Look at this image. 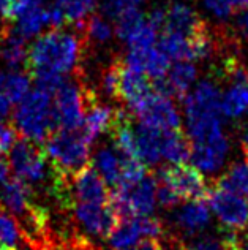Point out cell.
<instances>
[{
  "label": "cell",
  "mask_w": 248,
  "mask_h": 250,
  "mask_svg": "<svg viewBox=\"0 0 248 250\" xmlns=\"http://www.w3.org/2000/svg\"><path fill=\"white\" fill-rule=\"evenodd\" d=\"M82 56V40L67 30H49L27 49L25 67L30 76L71 73Z\"/></svg>",
  "instance_id": "obj_1"
},
{
  "label": "cell",
  "mask_w": 248,
  "mask_h": 250,
  "mask_svg": "<svg viewBox=\"0 0 248 250\" xmlns=\"http://www.w3.org/2000/svg\"><path fill=\"white\" fill-rule=\"evenodd\" d=\"M188 138L191 143L223 136L225 114L221 109V92L210 80L199 81L184 98Z\"/></svg>",
  "instance_id": "obj_2"
},
{
  "label": "cell",
  "mask_w": 248,
  "mask_h": 250,
  "mask_svg": "<svg viewBox=\"0 0 248 250\" xmlns=\"http://www.w3.org/2000/svg\"><path fill=\"white\" fill-rule=\"evenodd\" d=\"M15 128L22 138L43 144L57 128L51 94L43 89L29 90L15 111Z\"/></svg>",
  "instance_id": "obj_3"
},
{
  "label": "cell",
  "mask_w": 248,
  "mask_h": 250,
  "mask_svg": "<svg viewBox=\"0 0 248 250\" xmlns=\"http://www.w3.org/2000/svg\"><path fill=\"white\" fill-rule=\"evenodd\" d=\"M90 146L92 144L86 141L79 128H56L43 144L52 169L67 177H71L89 165Z\"/></svg>",
  "instance_id": "obj_4"
},
{
  "label": "cell",
  "mask_w": 248,
  "mask_h": 250,
  "mask_svg": "<svg viewBox=\"0 0 248 250\" xmlns=\"http://www.w3.org/2000/svg\"><path fill=\"white\" fill-rule=\"evenodd\" d=\"M96 92L84 84L63 81L54 92V116L58 128L77 130L84 122L87 104Z\"/></svg>",
  "instance_id": "obj_5"
},
{
  "label": "cell",
  "mask_w": 248,
  "mask_h": 250,
  "mask_svg": "<svg viewBox=\"0 0 248 250\" xmlns=\"http://www.w3.org/2000/svg\"><path fill=\"white\" fill-rule=\"evenodd\" d=\"M49 159L43 144L30 141L27 138L16 140L10 149V167L15 171L16 177L24 182L41 184L48 177Z\"/></svg>",
  "instance_id": "obj_6"
},
{
  "label": "cell",
  "mask_w": 248,
  "mask_h": 250,
  "mask_svg": "<svg viewBox=\"0 0 248 250\" xmlns=\"http://www.w3.org/2000/svg\"><path fill=\"white\" fill-rule=\"evenodd\" d=\"M155 177L165 182L180 200H201L209 195L204 173L194 165L169 163L156 171Z\"/></svg>",
  "instance_id": "obj_7"
},
{
  "label": "cell",
  "mask_w": 248,
  "mask_h": 250,
  "mask_svg": "<svg viewBox=\"0 0 248 250\" xmlns=\"http://www.w3.org/2000/svg\"><path fill=\"white\" fill-rule=\"evenodd\" d=\"M73 220L77 228H81L84 234L94 238L108 239L113 229L120 222L113 203H84L76 201L71 205Z\"/></svg>",
  "instance_id": "obj_8"
},
{
  "label": "cell",
  "mask_w": 248,
  "mask_h": 250,
  "mask_svg": "<svg viewBox=\"0 0 248 250\" xmlns=\"http://www.w3.org/2000/svg\"><path fill=\"white\" fill-rule=\"evenodd\" d=\"M228 87L221 94V109L226 119L239 121L248 114V68L236 59L225 63Z\"/></svg>",
  "instance_id": "obj_9"
},
{
  "label": "cell",
  "mask_w": 248,
  "mask_h": 250,
  "mask_svg": "<svg viewBox=\"0 0 248 250\" xmlns=\"http://www.w3.org/2000/svg\"><path fill=\"white\" fill-rule=\"evenodd\" d=\"M209 206L221 227L234 231L248 229V198L220 187L209 190Z\"/></svg>",
  "instance_id": "obj_10"
},
{
  "label": "cell",
  "mask_w": 248,
  "mask_h": 250,
  "mask_svg": "<svg viewBox=\"0 0 248 250\" xmlns=\"http://www.w3.org/2000/svg\"><path fill=\"white\" fill-rule=\"evenodd\" d=\"M139 122L160 130L180 128V114L174 102L166 95L152 92L138 108L134 109Z\"/></svg>",
  "instance_id": "obj_11"
},
{
  "label": "cell",
  "mask_w": 248,
  "mask_h": 250,
  "mask_svg": "<svg viewBox=\"0 0 248 250\" xmlns=\"http://www.w3.org/2000/svg\"><path fill=\"white\" fill-rule=\"evenodd\" d=\"M71 205L76 201L84 203H108L111 201V192L108 184L94 167H84L73 174L68 181Z\"/></svg>",
  "instance_id": "obj_12"
},
{
  "label": "cell",
  "mask_w": 248,
  "mask_h": 250,
  "mask_svg": "<svg viewBox=\"0 0 248 250\" xmlns=\"http://www.w3.org/2000/svg\"><path fill=\"white\" fill-rule=\"evenodd\" d=\"M153 92L152 81L132 67L120 61L119 65V81H117V102H123L127 108L134 113V109Z\"/></svg>",
  "instance_id": "obj_13"
},
{
  "label": "cell",
  "mask_w": 248,
  "mask_h": 250,
  "mask_svg": "<svg viewBox=\"0 0 248 250\" xmlns=\"http://www.w3.org/2000/svg\"><path fill=\"white\" fill-rule=\"evenodd\" d=\"M198 78V68L190 61H179L168 68L166 75L152 80L153 92L169 98H185Z\"/></svg>",
  "instance_id": "obj_14"
},
{
  "label": "cell",
  "mask_w": 248,
  "mask_h": 250,
  "mask_svg": "<svg viewBox=\"0 0 248 250\" xmlns=\"http://www.w3.org/2000/svg\"><path fill=\"white\" fill-rule=\"evenodd\" d=\"M0 206L8 210L16 222H21L37 206L34 188L19 177H8L0 186Z\"/></svg>",
  "instance_id": "obj_15"
},
{
  "label": "cell",
  "mask_w": 248,
  "mask_h": 250,
  "mask_svg": "<svg viewBox=\"0 0 248 250\" xmlns=\"http://www.w3.org/2000/svg\"><path fill=\"white\" fill-rule=\"evenodd\" d=\"M229 149L231 144L226 135L207 141L191 143L190 160L202 173L215 174L225 167L228 155H229Z\"/></svg>",
  "instance_id": "obj_16"
},
{
  "label": "cell",
  "mask_w": 248,
  "mask_h": 250,
  "mask_svg": "<svg viewBox=\"0 0 248 250\" xmlns=\"http://www.w3.org/2000/svg\"><path fill=\"white\" fill-rule=\"evenodd\" d=\"M210 219V206L204 201V198L188 200V203L179 206L172 214L174 227L177 231H180L182 238H191V236L206 231Z\"/></svg>",
  "instance_id": "obj_17"
},
{
  "label": "cell",
  "mask_w": 248,
  "mask_h": 250,
  "mask_svg": "<svg viewBox=\"0 0 248 250\" xmlns=\"http://www.w3.org/2000/svg\"><path fill=\"white\" fill-rule=\"evenodd\" d=\"M117 108L109 106V104L98 100V97H92L87 104L84 122L79 127V131L86 138L89 144H94V141L103 133H109L111 127L115 121Z\"/></svg>",
  "instance_id": "obj_18"
},
{
  "label": "cell",
  "mask_w": 248,
  "mask_h": 250,
  "mask_svg": "<svg viewBox=\"0 0 248 250\" xmlns=\"http://www.w3.org/2000/svg\"><path fill=\"white\" fill-rule=\"evenodd\" d=\"M207 25L202 22L199 15L190 5L174 2L165 8V21L161 32H175V34L193 37L206 30Z\"/></svg>",
  "instance_id": "obj_19"
},
{
  "label": "cell",
  "mask_w": 248,
  "mask_h": 250,
  "mask_svg": "<svg viewBox=\"0 0 248 250\" xmlns=\"http://www.w3.org/2000/svg\"><path fill=\"white\" fill-rule=\"evenodd\" d=\"M123 62H125L128 67H132L134 70L141 71V73L147 75L149 78H152V80L165 76L168 68L171 67V63H169L171 61H169V57L158 48V44L152 46V48H142V49L130 48Z\"/></svg>",
  "instance_id": "obj_20"
},
{
  "label": "cell",
  "mask_w": 248,
  "mask_h": 250,
  "mask_svg": "<svg viewBox=\"0 0 248 250\" xmlns=\"http://www.w3.org/2000/svg\"><path fill=\"white\" fill-rule=\"evenodd\" d=\"M13 21L15 24L11 29L18 35H21L24 40L34 38L49 25V5H44L43 0H32Z\"/></svg>",
  "instance_id": "obj_21"
},
{
  "label": "cell",
  "mask_w": 248,
  "mask_h": 250,
  "mask_svg": "<svg viewBox=\"0 0 248 250\" xmlns=\"http://www.w3.org/2000/svg\"><path fill=\"white\" fill-rule=\"evenodd\" d=\"M134 138H136V149H138L139 160L149 167H155L161 162L160 152V140L161 130L149 127V125L139 122L134 125Z\"/></svg>",
  "instance_id": "obj_22"
},
{
  "label": "cell",
  "mask_w": 248,
  "mask_h": 250,
  "mask_svg": "<svg viewBox=\"0 0 248 250\" xmlns=\"http://www.w3.org/2000/svg\"><path fill=\"white\" fill-rule=\"evenodd\" d=\"M160 152L169 163H185L191 155V141L180 128L161 130Z\"/></svg>",
  "instance_id": "obj_23"
},
{
  "label": "cell",
  "mask_w": 248,
  "mask_h": 250,
  "mask_svg": "<svg viewBox=\"0 0 248 250\" xmlns=\"http://www.w3.org/2000/svg\"><path fill=\"white\" fill-rule=\"evenodd\" d=\"M94 168L98 171L103 181L108 184V187L115 188L120 184V159L117 150L103 146L96 150L94 157Z\"/></svg>",
  "instance_id": "obj_24"
},
{
  "label": "cell",
  "mask_w": 248,
  "mask_h": 250,
  "mask_svg": "<svg viewBox=\"0 0 248 250\" xmlns=\"http://www.w3.org/2000/svg\"><path fill=\"white\" fill-rule=\"evenodd\" d=\"M30 78L18 68L0 70V92L11 103H19L29 94Z\"/></svg>",
  "instance_id": "obj_25"
},
{
  "label": "cell",
  "mask_w": 248,
  "mask_h": 250,
  "mask_svg": "<svg viewBox=\"0 0 248 250\" xmlns=\"http://www.w3.org/2000/svg\"><path fill=\"white\" fill-rule=\"evenodd\" d=\"M3 44L0 49V56H2L3 62L8 68H19L21 65H25L27 61V46L21 35H18L11 27L5 29L2 32Z\"/></svg>",
  "instance_id": "obj_26"
},
{
  "label": "cell",
  "mask_w": 248,
  "mask_h": 250,
  "mask_svg": "<svg viewBox=\"0 0 248 250\" xmlns=\"http://www.w3.org/2000/svg\"><path fill=\"white\" fill-rule=\"evenodd\" d=\"M156 44L169 57V61H193L191 37L175 34V32H163Z\"/></svg>",
  "instance_id": "obj_27"
},
{
  "label": "cell",
  "mask_w": 248,
  "mask_h": 250,
  "mask_svg": "<svg viewBox=\"0 0 248 250\" xmlns=\"http://www.w3.org/2000/svg\"><path fill=\"white\" fill-rule=\"evenodd\" d=\"M217 187L248 198V163L247 162L231 163V167L218 177Z\"/></svg>",
  "instance_id": "obj_28"
},
{
  "label": "cell",
  "mask_w": 248,
  "mask_h": 250,
  "mask_svg": "<svg viewBox=\"0 0 248 250\" xmlns=\"http://www.w3.org/2000/svg\"><path fill=\"white\" fill-rule=\"evenodd\" d=\"M84 35H86L89 40H92L94 43H108L114 35V27L113 24L109 22L108 18H104L100 13L92 15L84 19Z\"/></svg>",
  "instance_id": "obj_29"
},
{
  "label": "cell",
  "mask_w": 248,
  "mask_h": 250,
  "mask_svg": "<svg viewBox=\"0 0 248 250\" xmlns=\"http://www.w3.org/2000/svg\"><path fill=\"white\" fill-rule=\"evenodd\" d=\"M146 16L142 15L139 6H128L125 8L119 16L115 18V27L114 34L120 38V40L127 42L130 35L144 22Z\"/></svg>",
  "instance_id": "obj_30"
},
{
  "label": "cell",
  "mask_w": 248,
  "mask_h": 250,
  "mask_svg": "<svg viewBox=\"0 0 248 250\" xmlns=\"http://www.w3.org/2000/svg\"><path fill=\"white\" fill-rule=\"evenodd\" d=\"M0 244L13 246L16 249L19 244L22 247H27L19 223L16 222L15 217H11L8 210H5L2 206H0Z\"/></svg>",
  "instance_id": "obj_31"
},
{
  "label": "cell",
  "mask_w": 248,
  "mask_h": 250,
  "mask_svg": "<svg viewBox=\"0 0 248 250\" xmlns=\"http://www.w3.org/2000/svg\"><path fill=\"white\" fill-rule=\"evenodd\" d=\"M96 0H54V3L63 13L65 21L82 24V21L92 11Z\"/></svg>",
  "instance_id": "obj_32"
},
{
  "label": "cell",
  "mask_w": 248,
  "mask_h": 250,
  "mask_svg": "<svg viewBox=\"0 0 248 250\" xmlns=\"http://www.w3.org/2000/svg\"><path fill=\"white\" fill-rule=\"evenodd\" d=\"M158 42V29L149 21L146 18L138 29H136L130 38L125 42L128 44V48L134 49H142V48H152Z\"/></svg>",
  "instance_id": "obj_33"
},
{
  "label": "cell",
  "mask_w": 248,
  "mask_h": 250,
  "mask_svg": "<svg viewBox=\"0 0 248 250\" xmlns=\"http://www.w3.org/2000/svg\"><path fill=\"white\" fill-rule=\"evenodd\" d=\"M18 131L13 125L0 124V155H3L5 152L13 147V144L16 141Z\"/></svg>",
  "instance_id": "obj_34"
},
{
  "label": "cell",
  "mask_w": 248,
  "mask_h": 250,
  "mask_svg": "<svg viewBox=\"0 0 248 250\" xmlns=\"http://www.w3.org/2000/svg\"><path fill=\"white\" fill-rule=\"evenodd\" d=\"M204 3L207 8L220 19H226L231 15V11L234 8L231 0H204Z\"/></svg>",
  "instance_id": "obj_35"
},
{
  "label": "cell",
  "mask_w": 248,
  "mask_h": 250,
  "mask_svg": "<svg viewBox=\"0 0 248 250\" xmlns=\"http://www.w3.org/2000/svg\"><path fill=\"white\" fill-rule=\"evenodd\" d=\"M119 250H165L161 241L155 239V238H144L138 241L136 244L125 247V249H119Z\"/></svg>",
  "instance_id": "obj_36"
},
{
  "label": "cell",
  "mask_w": 248,
  "mask_h": 250,
  "mask_svg": "<svg viewBox=\"0 0 248 250\" xmlns=\"http://www.w3.org/2000/svg\"><path fill=\"white\" fill-rule=\"evenodd\" d=\"M11 114V102L0 92V124H3Z\"/></svg>",
  "instance_id": "obj_37"
},
{
  "label": "cell",
  "mask_w": 248,
  "mask_h": 250,
  "mask_svg": "<svg viewBox=\"0 0 248 250\" xmlns=\"http://www.w3.org/2000/svg\"><path fill=\"white\" fill-rule=\"evenodd\" d=\"M10 160H6L3 159L2 155H0V186L8 179V176H10Z\"/></svg>",
  "instance_id": "obj_38"
},
{
  "label": "cell",
  "mask_w": 248,
  "mask_h": 250,
  "mask_svg": "<svg viewBox=\"0 0 248 250\" xmlns=\"http://www.w3.org/2000/svg\"><path fill=\"white\" fill-rule=\"evenodd\" d=\"M237 25H239L240 32H242V34L248 38V8H245L242 15L239 16Z\"/></svg>",
  "instance_id": "obj_39"
},
{
  "label": "cell",
  "mask_w": 248,
  "mask_h": 250,
  "mask_svg": "<svg viewBox=\"0 0 248 250\" xmlns=\"http://www.w3.org/2000/svg\"><path fill=\"white\" fill-rule=\"evenodd\" d=\"M144 2H146V0H120L123 8H128V6H139L141 3H144Z\"/></svg>",
  "instance_id": "obj_40"
},
{
  "label": "cell",
  "mask_w": 248,
  "mask_h": 250,
  "mask_svg": "<svg viewBox=\"0 0 248 250\" xmlns=\"http://www.w3.org/2000/svg\"><path fill=\"white\" fill-rule=\"evenodd\" d=\"M231 3L234 8H239V10L248 8V0H231Z\"/></svg>",
  "instance_id": "obj_41"
},
{
  "label": "cell",
  "mask_w": 248,
  "mask_h": 250,
  "mask_svg": "<svg viewBox=\"0 0 248 250\" xmlns=\"http://www.w3.org/2000/svg\"><path fill=\"white\" fill-rule=\"evenodd\" d=\"M248 143V127L244 130V135H242V144Z\"/></svg>",
  "instance_id": "obj_42"
},
{
  "label": "cell",
  "mask_w": 248,
  "mask_h": 250,
  "mask_svg": "<svg viewBox=\"0 0 248 250\" xmlns=\"http://www.w3.org/2000/svg\"><path fill=\"white\" fill-rule=\"evenodd\" d=\"M242 146H244V155H245V162L248 163V143L242 144Z\"/></svg>",
  "instance_id": "obj_43"
},
{
  "label": "cell",
  "mask_w": 248,
  "mask_h": 250,
  "mask_svg": "<svg viewBox=\"0 0 248 250\" xmlns=\"http://www.w3.org/2000/svg\"><path fill=\"white\" fill-rule=\"evenodd\" d=\"M0 250H18L16 247L13 246H6V244H0Z\"/></svg>",
  "instance_id": "obj_44"
}]
</instances>
